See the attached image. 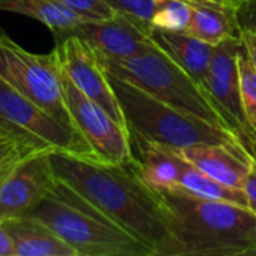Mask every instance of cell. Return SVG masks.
I'll return each instance as SVG.
<instances>
[{
    "label": "cell",
    "mask_w": 256,
    "mask_h": 256,
    "mask_svg": "<svg viewBox=\"0 0 256 256\" xmlns=\"http://www.w3.org/2000/svg\"><path fill=\"white\" fill-rule=\"evenodd\" d=\"M81 20H105L116 12L104 0H56Z\"/></svg>",
    "instance_id": "cb8c5ba5"
},
{
    "label": "cell",
    "mask_w": 256,
    "mask_h": 256,
    "mask_svg": "<svg viewBox=\"0 0 256 256\" xmlns=\"http://www.w3.org/2000/svg\"><path fill=\"white\" fill-rule=\"evenodd\" d=\"M63 87L75 126L96 156L111 164L134 162L129 130L116 122L100 105L87 98L64 72Z\"/></svg>",
    "instance_id": "ba28073f"
},
{
    "label": "cell",
    "mask_w": 256,
    "mask_h": 256,
    "mask_svg": "<svg viewBox=\"0 0 256 256\" xmlns=\"http://www.w3.org/2000/svg\"><path fill=\"white\" fill-rule=\"evenodd\" d=\"M243 192L248 200V208L256 214V158L254 156L250 160V170H249L244 184H243Z\"/></svg>",
    "instance_id": "484cf974"
},
{
    "label": "cell",
    "mask_w": 256,
    "mask_h": 256,
    "mask_svg": "<svg viewBox=\"0 0 256 256\" xmlns=\"http://www.w3.org/2000/svg\"><path fill=\"white\" fill-rule=\"evenodd\" d=\"M116 14L124 15L142 26L152 27L150 21L158 0H104Z\"/></svg>",
    "instance_id": "7402d4cb"
},
{
    "label": "cell",
    "mask_w": 256,
    "mask_h": 256,
    "mask_svg": "<svg viewBox=\"0 0 256 256\" xmlns=\"http://www.w3.org/2000/svg\"><path fill=\"white\" fill-rule=\"evenodd\" d=\"M99 58L108 74L141 87L180 111L230 129L204 87L156 44L128 58Z\"/></svg>",
    "instance_id": "5b68a950"
},
{
    "label": "cell",
    "mask_w": 256,
    "mask_h": 256,
    "mask_svg": "<svg viewBox=\"0 0 256 256\" xmlns=\"http://www.w3.org/2000/svg\"><path fill=\"white\" fill-rule=\"evenodd\" d=\"M150 38L201 86L204 84L214 52L213 45L189 34L188 32H165L152 28Z\"/></svg>",
    "instance_id": "2e32d148"
},
{
    "label": "cell",
    "mask_w": 256,
    "mask_h": 256,
    "mask_svg": "<svg viewBox=\"0 0 256 256\" xmlns=\"http://www.w3.org/2000/svg\"><path fill=\"white\" fill-rule=\"evenodd\" d=\"M36 150L0 124V166L14 165Z\"/></svg>",
    "instance_id": "603a6c76"
},
{
    "label": "cell",
    "mask_w": 256,
    "mask_h": 256,
    "mask_svg": "<svg viewBox=\"0 0 256 256\" xmlns=\"http://www.w3.org/2000/svg\"><path fill=\"white\" fill-rule=\"evenodd\" d=\"M254 256H256V234H255V242H254Z\"/></svg>",
    "instance_id": "4dcf8cb0"
},
{
    "label": "cell",
    "mask_w": 256,
    "mask_h": 256,
    "mask_svg": "<svg viewBox=\"0 0 256 256\" xmlns=\"http://www.w3.org/2000/svg\"><path fill=\"white\" fill-rule=\"evenodd\" d=\"M57 177L50 152H34L18 160L0 186V220L28 216L52 192Z\"/></svg>",
    "instance_id": "30bf717a"
},
{
    "label": "cell",
    "mask_w": 256,
    "mask_h": 256,
    "mask_svg": "<svg viewBox=\"0 0 256 256\" xmlns=\"http://www.w3.org/2000/svg\"><path fill=\"white\" fill-rule=\"evenodd\" d=\"M0 10L30 16L46 26L54 36L70 32L81 18L56 0H0Z\"/></svg>",
    "instance_id": "ac0fdd59"
},
{
    "label": "cell",
    "mask_w": 256,
    "mask_h": 256,
    "mask_svg": "<svg viewBox=\"0 0 256 256\" xmlns=\"http://www.w3.org/2000/svg\"><path fill=\"white\" fill-rule=\"evenodd\" d=\"M15 246V256H76L50 226L33 216L3 220Z\"/></svg>",
    "instance_id": "e0dca14e"
},
{
    "label": "cell",
    "mask_w": 256,
    "mask_h": 256,
    "mask_svg": "<svg viewBox=\"0 0 256 256\" xmlns=\"http://www.w3.org/2000/svg\"><path fill=\"white\" fill-rule=\"evenodd\" d=\"M244 146H246V148L249 150V153L256 158V129H252V130H249V134H248V136H246V140H244Z\"/></svg>",
    "instance_id": "f1b7e54d"
},
{
    "label": "cell",
    "mask_w": 256,
    "mask_h": 256,
    "mask_svg": "<svg viewBox=\"0 0 256 256\" xmlns=\"http://www.w3.org/2000/svg\"><path fill=\"white\" fill-rule=\"evenodd\" d=\"M192 16L188 33L216 46L228 39L240 38L236 4L230 0H189Z\"/></svg>",
    "instance_id": "9a60e30c"
},
{
    "label": "cell",
    "mask_w": 256,
    "mask_h": 256,
    "mask_svg": "<svg viewBox=\"0 0 256 256\" xmlns=\"http://www.w3.org/2000/svg\"><path fill=\"white\" fill-rule=\"evenodd\" d=\"M240 96L246 123L249 129H256V66L246 54L243 45L238 52Z\"/></svg>",
    "instance_id": "44dd1931"
},
{
    "label": "cell",
    "mask_w": 256,
    "mask_h": 256,
    "mask_svg": "<svg viewBox=\"0 0 256 256\" xmlns=\"http://www.w3.org/2000/svg\"><path fill=\"white\" fill-rule=\"evenodd\" d=\"M152 27L116 14L105 20H81L70 33L84 39L99 57L128 58L148 50L154 42Z\"/></svg>",
    "instance_id": "7c38bea8"
},
{
    "label": "cell",
    "mask_w": 256,
    "mask_h": 256,
    "mask_svg": "<svg viewBox=\"0 0 256 256\" xmlns=\"http://www.w3.org/2000/svg\"><path fill=\"white\" fill-rule=\"evenodd\" d=\"M192 16L189 0H158L150 26L165 32H186Z\"/></svg>",
    "instance_id": "ffe728a7"
},
{
    "label": "cell",
    "mask_w": 256,
    "mask_h": 256,
    "mask_svg": "<svg viewBox=\"0 0 256 256\" xmlns=\"http://www.w3.org/2000/svg\"><path fill=\"white\" fill-rule=\"evenodd\" d=\"M174 152L216 182L243 190L252 160L246 147L200 142L189 147L174 148Z\"/></svg>",
    "instance_id": "4fadbf2b"
},
{
    "label": "cell",
    "mask_w": 256,
    "mask_h": 256,
    "mask_svg": "<svg viewBox=\"0 0 256 256\" xmlns=\"http://www.w3.org/2000/svg\"><path fill=\"white\" fill-rule=\"evenodd\" d=\"M236 12L240 30H249L256 34V0H240Z\"/></svg>",
    "instance_id": "d4e9b609"
},
{
    "label": "cell",
    "mask_w": 256,
    "mask_h": 256,
    "mask_svg": "<svg viewBox=\"0 0 256 256\" xmlns=\"http://www.w3.org/2000/svg\"><path fill=\"white\" fill-rule=\"evenodd\" d=\"M174 190H182L184 194L198 196V198H206V200H216V201H228L234 202L243 207H248V200L243 190L228 188L214 178L208 177L198 168H195L192 164L184 160L177 189ZM170 192V190H168Z\"/></svg>",
    "instance_id": "d6986e66"
},
{
    "label": "cell",
    "mask_w": 256,
    "mask_h": 256,
    "mask_svg": "<svg viewBox=\"0 0 256 256\" xmlns=\"http://www.w3.org/2000/svg\"><path fill=\"white\" fill-rule=\"evenodd\" d=\"M0 124L32 146L36 152H58L80 158H98L80 132L63 126L2 76Z\"/></svg>",
    "instance_id": "52a82bcc"
},
{
    "label": "cell",
    "mask_w": 256,
    "mask_h": 256,
    "mask_svg": "<svg viewBox=\"0 0 256 256\" xmlns=\"http://www.w3.org/2000/svg\"><path fill=\"white\" fill-rule=\"evenodd\" d=\"M28 216L50 226L76 256H154L152 248L58 178L52 192Z\"/></svg>",
    "instance_id": "3957f363"
},
{
    "label": "cell",
    "mask_w": 256,
    "mask_h": 256,
    "mask_svg": "<svg viewBox=\"0 0 256 256\" xmlns=\"http://www.w3.org/2000/svg\"><path fill=\"white\" fill-rule=\"evenodd\" d=\"M0 76L63 126L80 132L66 104L63 69L54 50L30 52L4 33L0 38Z\"/></svg>",
    "instance_id": "8992f818"
},
{
    "label": "cell",
    "mask_w": 256,
    "mask_h": 256,
    "mask_svg": "<svg viewBox=\"0 0 256 256\" xmlns=\"http://www.w3.org/2000/svg\"><path fill=\"white\" fill-rule=\"evenodd\" d=\"M56 54L63 72L92 100L128 129L124 114L98 52L80 36L66 32L56 34Z\"/></svg>",
    "instance_id": "9c48e42d"
},
{
    "label": "cell",
    "mask_w": 256,
    "mask_h": 256,
    "mask_svg": "<svg viewBox=\"0 0 256 256\" xmlns=\"http://www.w3.org/2000/svg\"><path fill=\"white\" fill-rule=\"evenodd\" d=\"M108 76L124 114L129 134L172 148L200 142L246 147L231 129L180 111L123 78L111 74Z\"/></svg>",
    "instance_id": "277c9868"
},
{
    "label": "cell",
    "mask_w": 256,
    "mask_h": 256,
    "mask_svg": "<svg viewBox=\"0 0 256 256\" xmlns=\"http://www.w3.org/2000/svg\"><path fill=\"white\" fill-rule=\"evenodd\" d=\"M3 34H4V32H3V30H2V27H0V38H2Z\"/></svg>",
    "instance_id": "d6a6232c"
},
{
    "label": "cell",
    "mask_w": 256,
    "mask_h": 256,
    "mask_svg": "<svg viewBox=\"0 0 256 256\" xmlns=\"http://www.w3.org/2000/svg\"><path fill=\"white\" fill-rule=\"evenodd\" d=\"M242 50V39L232 38L214 46L213 58L202 84L208 98L224 117L225 123L244 142L249 126L246 123L238 78V52Z\"/></svg>",
    "instance_id": "8fae6325"
},
{
    "label": "cell",
    "mask_w": 256,
    "mask_h": 256,
    "mask_svg": "<svg viewBox=\"0 0 256 256\" xmlns=\"http://www.w3.org/2000/svg\"><path fill=\"white\" fill-rule=\"evenodd\" d=\"M134 168L141 180L156 194L177 189L184 159L172 147L129 134Z\"/></svg>",
    "instance_id": "5bb4252c"
},
{
    "label": "cell",
    "mask_w": 256,
    "mask_h": 256,
    "mask_svg": "<svg viewBox=\"0 0 256 256\" xmlns=\"http://www.w3.org/2000/svg\"><path fill=\"white\" fill-rule=\"evenodd\" d=\"M51 164L58 180L152 248L154 256H170L171 234L162 196L141 180L132 162L111 164L56 152Z\"/></svg>",
    "instance_id": "6da1fadb"
},
{
    "label": "cell",
    "mask_w": 256,
    "mask_h": 256,
    "mask_svg": "<svg viewBox=\"0 0 256 256\" xmlns=\"http://www.w3.org/2000/svg\"><path fill=\"white\" fill-rule=\"evenodd\" d=\"M240 39L246 54L256 66V34L249 30H240Z\"/></svg>",
    "instance_id": "83f0119b"
},
{
    "label": "cell",
    "mask_w": 256,
    "mask_h": 256,
    "mask_svg": "<svg viewBox=\"0 0 256 256\" xmlns=\"http://www.w3.org/2000/svg\"><path fill=\"white\" fill-rule=\"evenodd\" d=\"M230 2H231V3H234V4H236V6H237V3H238V2H240V0H230Z\"/></svg>",
    "instance_id": "1f68e13d"
},
{
    "label": "cell",
    "mask_w": 256,
    "mask_h": 256,
    "mask_svg": "<svg viewBox=\"0 0 256 256\" xmlns=\"http://www.w3.org/2000/svg\"><path fill=\"white\" fill-rule=\"evenodd\" d=\"M159 195L171 234L170 256H254L256 214L248 207L182 190Z\"/></svg>",
    "instance_id": "7a4b0ae2"
},
{
    "label": "cell",
    "mask_w": 256,
    "mask_h": 256,
    "mask_svg": "<svg viewBox=\"0 0 256 256\" xmlns=\"http://www.w3.org/2000/svg\"><path fill=\"white\" fill-rule=\"evenodd\" d=\"M0 256H15L14 240L3 220H0Z\"/></svg>",
    "instance_id": "4316f807"
},
{
    "label": "cell",
    "mask_w": 256,
    "mask_h": 256,
    "mask_svg": "<svg viewBox=\"0 0 256 256\" xmlns=\"http://www.w3.org/2000/svg\"><path fill=\"white\" fill-rule=\"evenodd\" d=\"M15 165V164H14ZM14 165H8V166H0V186H2V182H3V178L6 177V174L9 172V170L14 166Z\"/></svg>",
    "instance_id": "f546056e"
}]
</instances>
